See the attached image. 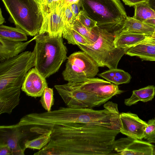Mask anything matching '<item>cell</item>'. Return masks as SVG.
Wrapping results in <instances>:
<instances>
[{
  "label": "cell",
  "mask_w": 155,
  "mask_h": 155,
  "mask_svg": "<svg viewBox=\"0 0 155 155\" xmlns=\"http://www.w3.org/2000/svg\"><path fill=\"white\" fill-rule=\"evenodd\" d=\"M69 7L74 17L76 19L81 10L80 9L81 7L79 2L72 4L69 5Z\"/></svg>",
  "instance_id": "obj_32"
},
{
  "label": "cell",
  "mask_w": 155,
  "mask_h": 155,
  "mask_svg": "<svg viewBox=\"0 0 155 155\" xmlns=\"http://www.w3.org/2000/svg\"><path fill=\"white\" fill-rule=\"evenodd\" d=\"M61 12L65 25L72 26L76 19L71 12L69 5L63 6L61 9Z\"/></svg>",
  "instance_id": "obj_30"
},
{
  "label": "cell",
  "mask_w": 155,
  "mask_h": 155,
  "mask_svg": "<svg viewBox=\"0 0 155 155\" xmlns=\"http://www.w3.org/2000/svg\"><path fill=\"white\" fill-rule=\"evenodd\" d=\"M0 143L7 144L9 147L12 155H24L26 149L22 147V139L26 136L27 131L22 128L12 125L0 127Z\"/></svg>",
  "instance_id": "obj_12"
},
{
  "label": "cell",
  "mask_w": 155,
  "mask_h": 155,
  "mask_svg": "<svg viewBox=\"0 0 155 155\" xmlns=\"http://www.w3.org/2000/svg\"><path fill=\"white\" fill-rule=\"evenodd\" d=\"M150 38L155 39V30L153 34L150 36H149Z\"/></svg>",
  "instance_id": "obj_40"
},
{
  "label": "cell",
  "mask_w": 155,
  "mask_h": 155,
  "mask_svg": "<svg viewBox=\"0 0 155 155\" xmlns=\"http://www.w3.org/2000/svg\"><path fill=\"white\" fill-rule=\"evenodd\" d=\"M121 126L120 132L128 137L141 140L143 138L147 123L141 119L137 114L122 113L120 114Z\"/></svg>",
  "instance_id": "obj_13"
},
{
  "label": "cell",
  "mask_w": 155,
  "mask_h": 155,
  "mask_svg": "<svg viewBox=\"0 0 155 155\" xmlns=\"http://www.w3.org/2000/svg\"><path fill=\"white\" fill-rule=\"evenodd\" d=\"M35 38L25 42L9 41L0 38V61L16 56L26 48Z\"/></svg>",
  "instance_id": "obj_16"
},
{
  "label": "cell",
  "mask_w": 155,
  "mask_h": 155,
  "mask_svg": "<svg viewBox=\"0 0 155 155\" xmlns=\"http://www.w3.org/2000/svg\"><path fill=\"white\" fill-rule=\"evenodd\" d=\"M147 123L143 138L150 143H155V119L149 120Z\"/></svg>",
  "instance_id": "obj_29"
},
{
  "label": "cell",
  "mask_w": 155,
  "mask_h": 155,
  "mask_svg": "<svg viewBox=\"0 0 155 155\" xmlns=\"http://www.w3.org/2000/svg\"><path fill=\"white\" fill-rule=\"evenodd\" d=\"M125 4L130 7L144 2H148L149 0H122Z\"/></svg>",
  "instance_id": "obj_33"
},
{
  "label": "cell",
  "mask_w": 155,
  "mask_h": 155,
  "mask_svg": "<svg viewBox=\"0 0 155 155\" xmlns=\"http://www.w3.org/2000/svg\"><path fill=\"white\" fill-rule=\"evenodd\" d=\"M16 27L27 35L38 34L43 16L38 0H2Z\"/></svg>",
  "instance_id": "obj_7"
},
{
  "label": "cell",
  "mask_w": 155,
  "mask_h": 155,
  "mask_svg": "<svg viewBox=\"0 0 155 155\" xmlns=\"http://www.w3.org/2000/svg\"><path fill=\"white\" fill-rule=\"evenodd\" d=\"M84 26L93 29L97 26V23L89 18L82 10L76 18Z\"/></svg>",
  "instance_id": "obj_31"
},
{
  "label": "cell",
  "mask_w": 155,
  "mask_h": 155,
  "mask_svg": "<svg viewBox=\"0 0 155 155\" xmlns=\"http://www.w3.org/2000/svg\"><path fill=\"white\" fill-rule=\"evenodd\" d=\"M35 65L34 54L29 51L0 62V114H10L18 105L20 89L25 76Z\"/></svg>",
  "instance_id": "obj_3"
},
{
  "label": "cell",
  "mask_w": 155,
  "mask_h": 155,
  "mask_svg": "<svg viewBox=\"0 0 155 155\" xmlns=\"http://www.w3.org/2000/svg\"><path fill=\"white\" fill-rule=\"evenodd\" d=\"M49 142L35 155L112 154L120 130L96 124L71 123L50 129Z\"/></svg>",
  "instance_id": "obj_1"
},
{
  "label": "cell",
  "mask_w": 155,
  "mask_h": 155,
  "mask_svg": "<svg viewBox=\"0 0 155 155\" xmlns=\"http://www.w3.org/2000/svg\"><path fill=\"white\" fill-rule=\"evenodd\" d=\"M54 87L68 107L92 108L98 107L107 101L69 86L67 84L56 85Z\"/></svg>",
  "instance_id": "obj_10"
},
{
  "label": "cell",
  "mask_w": 155,
  "mask_h": 155,
  "mask_svg": "<svg viewBox=\"0 0 155 155\" xmlns=\"http://www.w3.org/2000/svg\"><path fill=\"white\" fill-rule=\"evenodd\" d=\"M104 109L60 107L50 111L30 114L29 121L37 134H46L54 127L71 123L96 124L120 130L121 124L118 105L109 101L104 105Z\"/></svg>",
  "instance_id": "obj_2"
},
{
  "label": "cell",
  "mask_w": 155,
  "mask_h": 155,
  "mask_svg": "<svg viewBox=\"0 0 155 155\" xmlns=\"http://www.w3.org/2000/svg\"><path fill=\"white\" fill-rule=\"evenodd\" d=\"M148 36L145 35L121 31L116 37L114 44L117 48H129L139 44Z\"/></svg>",
  "instance_id": "obj_18"
},
{
  "label": "cell",
  "mask_w": 155,
  "mask_h": 155,
  "mask_svg": "<svg viewBox=\"0 0 155 155\" xmlns=\"http://www.w3.org/2000/svg\"><path fill=\"white\" fill-rule=\"evenodd\" d=\"M153 155H155V146H154V147L153 149Z\"/></svg>",
  "instance_id": "obj_41"
},
{
  "label": "cell",
  "mask_w": 155,
  "mask_h": 155,
  "mask_svg": "<svg viewBox=\"0 0 155 155\" xmlns=\"http://www.w3.org/2000/svg\"><path fill=\"white\" fill-rule=\"evenodd\" d=\"M0 155H12L11 150L7 144L0 143Z\"/></svg>",
  "instance_id": "obj_34"
},
{
  "label": "cell",
  "mask_w": 155,
  "mask_h": 155,
  "mask_svg": "<svg viewBox=\"0 0 155 155\" xmlns=\"http://www.w3.org/2000/svg\"><path fill=\"white\" fill-rule=\"evenodd\" d=\"M48 87L46 78L33 68L27 73L21 89L28 96L36 98L41 97Z\"/></svg>",
  "instance_id": "obj_14"
},
{
  "label": "cell",
  "mask_w": 155,
  "mask_h": 155,
  "mask_svg": "<svg viewBox=\"0 0 155 155\" xmlns=\"http://www.w3.org/2000/svg\"><path fill=\"white\" fill-rule=\"evenodd\" d=\"M155 95V87L148 86L132 91L131 96L125 99L124 103L128 106L134 104L139 101L145 102L153 99Z\"/></svg>",
  "instance_id": "obj_20"
},
{
  "label": "cell",
  "mask_w": 155,
  "mask_h": 155,
  "mask_svg": "<svg viewBox=\"0 0 155 155\" xmlns=\"http://www.w3.org/2000/svg\"><path fill=\"white\" fill-rule=\"evenodd\" d=\"M154 145L147 141L128 137L115 140L114 150L118 155H153Z\"/></svg>",
  "instance_id": "obj_11"
},
{
  "label": "cell",
  "mask_w": 155,
  "mask_h": 155,
  "mask_svg": "<svg viewBox=\"0 0 155 155\" xmlns=\"http://www.w3.org/2000/svg\"><path fill=\"white\" fill-rule=\"evenodd\" d=\"M41 7L44 18L49 14L63 7V0H38Z\"/></svg>",
  "instance_id": "obj_27"
},
{
  "label": "cell",
  "mask_w": 155,
  "mask_h": 155,
  "mask_svg": "<svg viewBox=\"0 0 155 155\" xmlns=\"http://www.w3.org/2000/svg\"><path fill=\"white\" fill-rule=\"evenodd\" d=\"M143 22L155 27V19H148L145 21Z\"/></svg>",
  "instance_id": "obj_36"
},
{
  "label": "cell",
  "mask_w": 155,
  "mask_h": 155,
  "mask_svg": "<svg viewBox=\"0 0 155 155\" xmlns=\"http://www.w3.org/2000/svg\"><path fill=\"white\" fill-rule=\"evenodd\" d=\"M67 59L62 75L68 82L80 78H94L99 72V67L96 62L83 51L74 52Z\"/></svg>",
  "instance_id": "obj_8"
},
{
  "label": "cell",
  "mask_w": 155,
  "mask_h": 155,
  "mask_svg": "<svg viewBox=\"0 0 155 155\" xmlns=\"http://www.w3.org/2000/svg\"><path fill=\"white\" fill-rule=\"evenodd\" d=\"M41 97L40 102L42 107L47 111H51L54 103L53 89L46 88Z\"/></svg>",
  "instance_id": "obj_28"
},
{
  "label": "cell",
  "mask_w": 155,
  "mask_h": 155,
  "mask_svg": "<svg viewBox=\"0 0 155 155\" xmlns=\"http://www.w3.org/2000/svg\"><path fill=\"white\" fill-rule=\"evenodd\" d=\"M5 19L3 17L2 14L1 9H0V25H2V24L5 22Z\"/></svg>",
  "instance_id": "obj_39"
},
{
  "label": "cell",
  "mask_w": 155,
  "mask_h": 155,
  "mask_svg": "<svg viewBox=\"0 0 155 155\" xmlns=\"http://www.w3.org/2000/svg\"><path fill=\"white\" fill-rule=\"evenodd\" d=\"M27 34L21 29L3 25L0 26V38L15 41H22L28 39Z\"/></svg>",
  "instance_id": "obj_22"
},
{
  "label": "cell",
  "mask_w": 155,
  "mask_h": 155,
  "mask_svg": "<svg viewBox=\"0 0 155 155\" xmlns=\"http://www.w3.org/2000/svg\"><path fill=\"white\" fill-rule=\"evenodd\" d=\"M142 42H147L155 45V39H152L149 36H148L147 38Z\"/></svg>",
  "instance_id": "obj_37"
},
{
  "label": "cell",
  "mask_w": 155,
  "mask_h": 155,
  "mask_svg": "<svg viewBox=\"0 0 155 155\" xmlns=\"http://www.w3.org/2000/svg\"><path fill=\"white\" fill-rule=\"evenodd\" d=\"M62 37L66 39L69 44L77 45L79 44L84 45H91L84 37L71 26L65 25Z\"/></svg>",
  "instance_id": "obj_23"
},
{
  "label": "cell",
  "mask_w": 155,
  "mask_h": 155,
  "mask_svg": "<svg viewBox=\"0 0 155 155\" xmlns=\"http://www.w3.org/2000/svg\"><path fill=\"white\" fill-rule=\"evenodd\" d=\"M134 13L133 18L142 22L150 19H155V11L147 2L141 3L134 6Z\"/></svg>",
  "instance_id": "obj_25"
},
{
  "label": "cell",
  "mask_w": 155,
  "mask_h": 155,
  "mask_svg": "<svg viewBox=\"0 0 155 155\" xmlns=\"http://www.w3.org/2000/svg\"><path fill=\"white\" fill-rule=\"evenodd\" d=\"M51 131L41 134L35 138L26 140L24 143L25 147L33 149L40 150L46 145L51 139Z\"/></svg>",
  "instance_id": "obj_26"
},
{
  "label": "cell",
  "mask_w": 155,
  "mask_h": 155,
  "mask_svg": "<svg viewBox=\"0 0 155 155\" xmlns=\"http://www.w3.org/2000/svg\"><path fill=\"white\" fill-rule=\"evenodd\" d=\"M98 75L117 85L129 83L131 78L129 73L117 68L109 69L99 74Z\"/></svg>",
  "instance_id": "obj_21"
},
{
  "label": "cell",
  "mask_w": 155,
  "mask_h": 155,
  "mask_svg": "<svg viewBox=\"0 0 155 155\" xmlns=\"http://www.w3.org/2000/svg\"><path fill=\"white\" fill-rule=\"evenodd\" d=\"M16 124H15V126H16V127H17V126H16ZM23 129H24V128H23Z\"/></svg>",
  "instance_id": "obj_42"
},
{
  "label": "cell",
  "mask_w": 155,
  "mask_h": 155,
  "mask_svg": "<svg viewBox=\"0 0 155 155\" xmlns=\"http://www.w3.org/2000/svg\"><path fill=\"white\" fill-rule=\"evenodd\" d=\"M71 27L84 37L89 42L90 45L93 44L97 40L98 33L97 26L92 29L88 28L76 19Z\"/></svg>",
  "instance_id": "obj_24"
},
{
  "label": "cell",
  "mask_w": 155,
  "mask_h": 155,
  "mask_svg": "<svg viewBox=\"0 0 155 155\" xmlns=\"http://www.w3.org/2000/svg\"><path fill=\"white\" fill-rule=\"evenodd\" d=\"M147 3L150 7L155 11V0H149Z\"/></svg>",
  "instance_id": "obj_38"
},
{
  "label": "cell",
  "mask_w": 155,
  "mask_h": 155,
  "mask_svg": "<svg viewBox=\"0 0 155 155\" xmlns=\"http://www.w3.org/2000/svg\"><path fill=\"white\" fill-rule=\"evenodd\" d=\"M125 54L136 56L143 60L155 61V45L142 42L129 48Z\"/></svg>",
  "instance_id": "obj_19"
},
{
  "label": "cell",
  "mask_w": 155,
  "mask_h": 155,
  "mask_svg": "<svg viewBox=\"0 0 155 155\" xmlns=\"http://www.w3.org/2000/svg\"><path fill=\"white\" fill-rule=\"evenodd\" d=\"M34 38L35 68L46 78L57 72L67 59V48L62 36L51 38L44 33Z\"/></svg>",
  "instance_id": "obj_4"
},
{
  "label": "cell",
  "mask_w": 155,
  "mask_h": 155,
  "mask_svg": "<svg viewBox=\"0 0 155 155\" xmlns=\"http://www.w3.org/2000/svg\"><path fill=\"white\" fill-rule=\"evenodd\" d=\"M155 30V27L130 17H128L125 21L122 29V31L148 36H151Z\"/></svg>",
  "instance_id": "obj_17"
},
{
  "label": "cell",
  "mask_w": 155,
  "mask_h": 155,
  "mask_svg": "<svg viewBox=\"0 0 155 155\" xmlns=\"http://www.w3.org/2000/svg\"><path fill=\"white\" fill-rule=\"evenodd\" d=\"M79 3L98 28L122 30L128 16L119 0H80Z\"/></svg>",
  "instance_id": "obj_5"
},
{
  "label": "cell",
  "mask_w": 155,
  "mask_h": 155,
  "mask_svg": "<svg viewBox=\"0 0 155 155\" xmlns=\"http://www.w3.org/2000/svg\"><path fill=\"white\" fill-rule=\"evenodd\" d=\"M79 1L80 0H63V6L70 5L74 3H78Z\"/></svg>",
  "instance_id": "obj_35"
},
{
  "label": "cell",
  "mask_w": 155,
  "mask_h": 155,
  "mask_svg": "<svg viewBox=\"0 0 155 155\" xmlns=\"http://www.w3.org/2000/svg\"><path fill=\"white\" fill-rule=\"evenodd\" d=\"M67 84L72 87L94 95L107 101L114 96L123 92L118 85L98 78H82L68 82Z\"/></svg>",
  "instance_id": "obj_9"
},
{
  "label": "cell",
  "mask_w": 155,
  "mask_h": 155,
  "mask_svg": "<svg viewBox=\"0 0 155 155\" xmlns=\"http://www.w3.org/2000/svg\"><path fill=\"white\" fill-rule=\"evenodd\" d=\"M98 28V38L93 44L77 45L91 57L99 67L117 68L119 61L129 48H117L115 46L114 41L121 31Z\"/></svg>",
  "instance_id": "obj_6"
},
{
  "label": "cell",
  "mask_w": 155,
  "mask_h": 155,
  "mask_svg": "<svg viewBox=\"0 0 155 155\" xmlns=\"http://www.w3.org/2000/svg\"><path fill=\"white\" fill-rule=\"evenodd\" d=\"M61 9L49 14L44 18L39 34L47 33L51 38L62 36L65 24Z\"/></svg>",
  "instance_id": "obj_15"
}]
</instances>
